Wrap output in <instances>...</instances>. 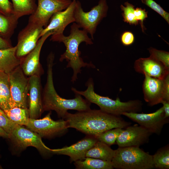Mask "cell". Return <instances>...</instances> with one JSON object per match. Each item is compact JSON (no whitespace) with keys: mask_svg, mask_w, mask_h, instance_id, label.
Instances as JSON below:
<instances>
[{"mask_svg":"<svg viewBox=\"0 0 169 169\" xmlns=\"http://www.w3.org/2000/svg\"><path fill=\"white\" fill-rule=\"evenodd\" d=\"M152 133L142 126L136 124L123 129L116 143L119 147L139 146L148 142Z\"/></svg>","mask_w":169,"mask_h":169,"instance_id":"13","label":"cell"},{"mask_svg":"<svg viewBox=\"0 0 169 169\" xmlns=\"http://www.w3.org/2000/svg\"><path fill=\"white\" fill-rule=\"evenodd\" d=\"M9 138L20 149H24L31 146L36 148L44 155L52 154L51 149L45 145L38 134L22 126L18 125L10 134Z\"/></svg>","mask_w":169,"mask_h":169,"instance_id":"10","label":"cell"},{"mask_svg":"<svg viewBox=\"0 0 169 169\" xmlns=\"http://www.w3.org/2000/svg\"><path fill=\"white\" fill-rule=\"evenodd\" d=\"M115 151L110 146L98 141L87 151L85 157L111 161Z\"/></svg>","mask_w":169,"mask_h":169,"instance_id":"22","label":"cell"},{"mask_svg":"<svg viewBox=\"0 0 169 169\" xmlns=\"http://www.w3.org/2000/svg\"><path fill=\"white\" fill-rule=\"evenodd\" d=\"M51 115L50 112L41 119L29 118L26 126L41 138H50L67 133L69 128L66 121L63 119L54 120L51 119Z\"/></svg>","mask_w":169,"mask_h":169,"instance_id":"8","label":"cell"},{"mask_svg":"<svg viewBox=\"0 0 169 169\" xmlns=\"http://www.w3.org/2000/svg\"><path fill=\"white\" fill-rule=\"evenodd\" d=\"M134 14L136 19L138 22L140 21L142 31L144 32L145 29L143 22L148 17L147 12L144 9L136 8L134 10Z\"/></svg>","mask_w":169,"mask_h":169,"instance_id":"33","label":"cell"},{"mask_svg":"<svg viewBox=\"0 0 169 169\" xmlns=\"http://www.w3.org/2000/svg\"><path fill=\"white\" fill-rule=\"evenodd\" d=\"M78 25L74 23L71 26L70 34L68 36L63 33L51 35L50 40L63 43L66 47L65 52L60 56L59 61L66 60L68 62L66 68H71L73 71L71 81L74 82L78 79L77 75L81 72L82 67L95 68L92 63L85 62L80 56L81 52L79 50L80 43L85 42L86 44H93L91 38H90L88 33L84 30H80Z\"/></svg>","mask_w":169,"mask_h":169,"instance_id":"3","label":"cell"},{"mask_svg":"<svg viewBox=\"0 0 169 169\" xmlns=\"http://www.w3.org/2000/svg\"><path fill=\"white\" fill-rule=\"evenodd\" d=\"M35 11L30 15L28 22L35 23L45 27L56 13L66 9L71 0H37Z\"/></svg>","mask_w":169,"mask_h":169,"instance_id":"9","label":"cell"},{"mask_svg":"<svg viewBox=\"0 0 169 169\" xmlns=\"http://www.w3.org/2000/svg\"><path fill=\"white\" fill-rule=\"evenodd\" d=\"M122 115L137 122L152 133L159 135L164 125L169 122V118L164 117L162 106L155 112L151 113L125 112Z\"/></svg>","mask_w":169,"mask_h":169,"instance_id":"12","label":"cell"},{"mask_svg":"<svg viewBox=\"0 0 169 169\" xmlns=\"http://www.w3.org/2000/svg\"><path fill=\"white\" fill-rule=\"evenodd\" d=\"M152 158L155 168L159 169H169V145L159 148L152 155Z\"/></svg>","mask_w":169,"mask_h":169,"instance_id":"27","label":"cell"},{"mask_svg":"<svg viewBox=\"0 0 169 169\" xmlns=\"http://www.w3.org/2000/svg\"><path fill=\"white\" fill-rule=\"evenodd\" d=\"M12 47L10 40L6 39L0 36V49H6Z\"/></svg>","mask_w":169,"mask_h":169,"instance_id":"37","label":"cell"},{"mask_svg":"<svg viewBox=\"0 0 169 169\" xmlns=\"http://www.w3.org/2000/svg\"><path fill=\"white\" fill-rule=\"evenodd\" d=\"M163 100L169 102V74L165 78L164 96Z\"/></svg>","mask_w":169,"mask_h":169,"instance_id":"36","label":"cell"},{"mask_svg":"<svg viewBox=\"0 0 169 169\" xmlns=\"http://www.w3.org/2000/svg\"><path fill=\"white\" fill-rule=\"evenodd\" d=\"M144 75L142 90L145 100L151 106L161 103L164 96L165 78L160 79Z\"/></svg>","mask_w":169,"mask_h":169,"instance_id":"18","label":"cell"},{"mask_svg":"<svg viewBox=\"0 0 169 169\" xmlns=\"http://www.w3.org/2000/svg\"><path fill=\"white\" fill-rule=\"evenodd\" d=\"M16 46L0 49V71L8 74L19 66L22 59L16 55Z\"/></svg>","mask_w":169,"mask_h":169,"instance_id":"20","label":"cell"},{"mask_svg":"<svg viewBox=\"0 0 169 169\" xmlns=\"http://www.w3.org/2000/svg\"><path fill=\"white\" fill-rule=\"evenodd\" d=\"M141 2L143 3L145 0H141Z\"/></svg>","mask_w":169,"mask_h":169,"instance_id":"40","label":"cell"},{"mask_svg":"<svg viewBox=\"0 0 169 169\" xmlns=\"http://www.w3.org/2000/svg\"><path fill=\"white\" fill-rule=\"evenodd\" d=\"M44 28L37 23L29 22L19 33L16 46V55L22 59L36 47Z\"/></svg>","mask_w":169,"mask_h":169,"instance_id":"11","label":"cell"},{"mask_svg":"<svg viewBox=\"0 0 169 169\" xmlns=\"http://www.w3.org/2000/svg\"><path fill=\"white\" fill-rule=\"evenodd\" d=\"M161 103L163 105L162 106L164 113V117L166 118H169V102L163 100Z\"/></svg>","mask_w":169,"mask_h":169,"instance_id":"38","label":"cell"},{"mask_svg":"<svg viewBox=\"0 0 169 169\" xmlns=\"http://www.w3.org/2000/svg\"><path fill=\"white\" fill-rule=\"evenodd\" d=\"M134 35L130 31H125L121 35V43L125 46H129L132 44L134 43Z\"/></svg>","mask_w":169,"mask_h":169,"instance_id":"35","label":"cell"},{"mask_svg":"<svg viewBox=\"0 0 169 169\" xmlns=\"http://www.w3.org/2000/svg\"><path fill=\"white\" fill-rule=\"evenodd\" d=\"M19 18L14 14L6 15L0 12V36L10 40L17 27Z\"/></svg>","mask_w":169,"mask_h":169,"instance_id":"23","label":"cell"},{"mask_svg":"<svg viewBox=\"0 0 169 169\" xmlns=\"http://www.w3.org/2000/svg\"><path fill=\"white\" fill-rule=\"evenodd\" d=\"M111 161L114 168L151 169L155 168L152 155L139 146L119 147Z\"/></svg>","mask_w":169,"mask_h":169,"instance_id":"5","label":"cell"},{"mask_svg":"<svg viewBox=\"0 0 169 169\" xmlns=\"http://www.w3.org/2000/svg\"><path fill=\"white\" fill-rule=\"evenodd\" d=\"M160 14L169 23V13L153 0H145L143 3Z\"/></svg>","mask_w":169,"mask_h":169,"instance_id":"32","label":"cell"},{"mask_svg":"<svg viewBox=\"0 0 169 169\" xmlns=\"http://www.w3.org/2000/svg\"><path fill=\"white\" fill-rule=\"evenodd\" d=\"M108 6L106 0H100L98 4L89 11L84 12L80 2L76 0L74 10L75 23L79 28H82L90 34L92 40L97 27L107 14Z\"/></svg>","mask_w":169,"mask_h":169,"instance_id":"6","label":"cell"},{"mask_svg":"<svg viewBox=\"0 0 169 169\" xmlns=\"http://www.w3.org/2000/svg\"><path fill=\"white\" fill-rule=\"evenodd\" d=\"M40 77H29L28 109L29 118L37 119L43 111Z\"/></svg>","mask_w":169,"mask_h":169,"instance_id":"17","label":"cell"},{"mask_svg":"<svg viewBox=\"0 0 169 169\" xmlns=\"http://www.w3.org/2000/svg\"><path fill=\"white\" fill-rule=\"evenodd\" d=\"M0 108L3 111L13 108L8 74L1 71Z\"/></svg>","mask_w":169,"mask_h":169,"instance_id":"21","label":"cell"},{"mask_svg":"<svg viewBox=\"0 0 169 169\" xmlns=\"http://www.w3.org/2000/svg\"><path fill=\"white\" fill-rule=\"evenodd\" d=\"M87 89L84 91H79L72 87L71 90L84 97L90 103L98 106L102 111L113 115L120 116L125 112H139L142 109L143 103L138 100L122 102L118 97L113 100L108 97L101 96L94 91V83L90 78L86 84Z\"/></svg>","mask_w":169,"mask_h":169,"instance_id":"4","label":"cell"},{"mask_svg":"<svg viewBox=\"0 0 169 169\" xmlns=\"http://www.w3.org/2000/svg\"><path fill=\"white\" fill-rule=\"evenodd\" d=\"M120 8L122 11L124 21L131 25H136L139 22L136 19L134 14V6L128 2H125L124 5H121Z\"/></svg>","mask_w":169,"mask_h":169,"instance_id":"29","label":"cell"},{"mask_svg":"<svg viewBox=\"0 0 169 169\" xmlns=\"http://www.w3.org/2000/svg\"><path fill=\"white\" fill-rule=\"evenodd\" d=\"M18 125L10 120L0 108V127L3 129L9 135Z\"/></svg>","mask_w":169,"mask_h":169,"instance_id":"31","label":"cell"},{"mask_svg":"<svg viewBox=\"0 0 169 169\" xmlns=\"http://www.w3.org/2000/svg\"><path fill=\"white\" fill-rule=\"evenodd\" d=\"M54 54L50 53L47 58L46 82L42 94L43 108L44 111H55L58 116L64 119L68 110H73L78 111L90 109L91 103L82 96L75 94V98L66 99L60 97L55 89L53 80V68Z\"/></svg>","mask_w":169,"mask_h":169,"instance_id":"2","label":"cell"},{"mask_svg":"<svg viewBox=\"0 0 169 169\" xmlns=\"http://www.w3.org/2000/svg\"><path fill=\"white\" fill-rule=\"evenodd\" d=\"M63 119L67 122L69 128H74L87 136L95 137L108 130L125 128L131 124L120 116L108 114L100 109H90L74 114L68 112Z\"/></svg>","mask_w":169,"mask_h":169,"instance_id":"1","label":"cell"},{"mask_svg":"<svg viewBox=\"0 0 169 169\" xmlns=\"http://www.w3.org/2000/svg\"><path fill=\"white\" fill-rule=\"evenodd\" d=\"M98 141L95 137L87 136L69 146L61 148L50 149V150L52 154L69 156L70 162L71 163L77 160H84L87 151Z\"/></svg>","mask_w":169,"mask_h":169,"instance_id":"16","label":"cell"},{"mask_svg":"<svg viewBox=\"0 0 169 169\" xmlns=\"http://www.w3.org/2000/svg\"><path fill=\"white\" fill-rule=\"evenodd\" d=\"M3 111L10 120L20 125L26 126L29 119L28 108L14 107Z\"/></svg>","mask_w":169,"mask_h":169,"instance_id":"26","label":"cell"},{"mask_svg":"<svg viewBox=\"0 0 169 169\" xmlns=\"http://www.w3.org/2000/svg\"><path fill=\"white\" fill-rule=\"evenodd\" d=\"M0 12L6 15L13 14V4L9 0H0Z\"/></svg>","mask_w":169,"mask_h":169,"instance_id":"34","label":"cell"},{"mask_svg":"<svg viewBox=\"0 0 169 169\" xmlns=\"http://www.w3.org/2000/svg\"><path fill=\"white\" fill-rule=\"evenodd\" d=\"M76 0H72L69 5L64 11L55 13L50 19L47 25L43 30L41 37L48 32L54 34L63 33L65 28L75 22L74 10Z\"/></svg>","mask_w":169,"mask_h":169,"instance_id":"15","label":"cell"},{"mask_svg":"<svg viewBox=\"0 0 169 169\" xmlns=\"http://www.w3.org/2000/svg\"><path fill=\"white\" fill-rule=\"evenodd\" d=\"M134 68L137 73L158 79H164L169 74V68L151 56L136 60Z\"/></svg>","mask_w":169,"mask_h":169,"instance_id":"19","label":"cell"},{"mask_svg":"<svg viewBox=\"0 0 169 169\" xmlns=\"http://www.w3.org/2000/svg\"><path fill=\"white\" fill-rule=\"evenodd\" d=\"M123 129L115 128L107 131L96 137L98 140L110 146L116 144V140Z\"/></svg>","mask_w":169,"mask_h":169,"instance_id":"28","label":"cell"},{"mask_svg":"<svg viewBox=\"0 0 169 169\" xmlns=\"http://www.w3.org/2000/svg\"><path fill=\"white\" fill-rule=\"evenodd\" d=\"M13 14L20 18L31 15L35 11L37 4L36 0H11Z\"/></svg>","mask_w":169,"mask_h":169,"instance_id":"25","label":"cell"},{"mask_svg":"<svg viewBox=\"0 0 169 169\" xmlns=\"http://www.w3.org/2000/svg\"><path fill=\"white\" fill-rule=\"evenodd\" d=\"M77 169H113L111 161H104L90 157H85L83 160L74 162Z\"/></svg>","mask_w":169,"mask_h":169,"instance_id":"24","label":"cell"},{"mask_svg":"<svg viewBox=\"0 0 169 169\" xmlns=\"http://www.w3.org/2000/svg\"><path fill=\"white\" fill-rule=\"evenodd\" d=\"M0 137L9 138V135L2 128L0 127Z\"/></svg>","mask_w":169,"mask_h":169,"instance_id":"39","label":"cell"},{"mask_svg":"<svg viewBox=\"0 0 169 169\" xmlns=\"http://www.w3.org/2000/svg\"><path fill=\"white\" fill-rule=\"evenodd\" d=\"M150 56L161 63L169 69V53L159 50L152 47L148 49Z\"/></svg>","mask_w":169,"mask_h":169,"instance_id":"30","label":"cell"},{"mask_svg":"<svg viewBox=\"0 0 169 169\" xmlns=\"http://www.w3.org/2000/svg\"><path fill=\"white\" fill-rule=\"evenodd\" d=\"M13 107L28 108L29 77L20 65L8 74Z\"/></svg>","mask_w":169,"mask_h":169,"instance_id":"7","label":"cell"},{"mask_svg":"<svg viewBox=\"0 0 169 169\" xmlns=\"http://www.w3.org/2000/svg\"><path fill=\"white\" fill-rule=\"evenodd\" d=\"M52 35L48 32L42 35L38 40L35 48L22 59L20 66L27 76L37 75L40 77L44 73L40 62V55L42 46L47 39Z\"/></svg>","mask_w":169,"mask_h":169,"instance_id":"14","label":"cell"}]
</instances>
